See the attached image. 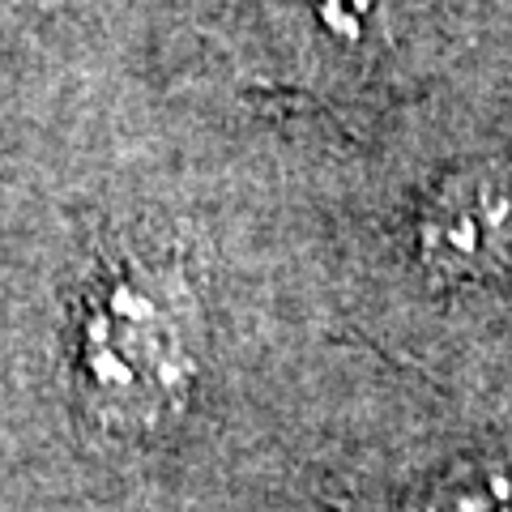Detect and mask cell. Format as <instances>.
Listing matches in <instances>:
<instances>
[{
  "mask_svg": "<svg viewBox=\"0 0 512 512\" xmlns=\"http://www.w3.org/2000/svg\"><path fill=\"white\" fill-rule=\"evenodd\" d=\"M419 248L444 278L512 286V167H478L440 184L419 218Z\"/></svg>",
  "mask_w": 512,
  "mask_h": 512,
  "instance_id": "cell-1",
  "label": "cell"
},
{
  "mask_svg": "<svg viewBox=\"0 0 512 512\" xmlns=\"http://www.w3.org/2000/svg\"><path fill=\"white\" fill-rule=\"evenodd\" d=\"M180 367V342L167 312L133 282L111 286L86 325V376L111 406L163 402Z\"/></svg>",
  "mask_w": 512,
  "mask_h": 512,
  "instance_id": "cell-2",
  "label": "cell"
},
{
  "mask_svg": "<svg viewBox=\"0 0 512 512\" xmlns=\"http://www.w3.org/2000/svg\"><path fill=\"white\" fill-rule=\"evenodd\" d=\"M431 512H512V461H487L453 478Z\"/></svg>",
  "mask_w": 512,
  "mask_h": 512,
  "instance_id": "cell-3",
  "label": "cell"
}]
</instances>
